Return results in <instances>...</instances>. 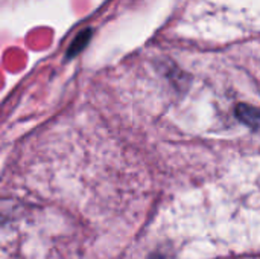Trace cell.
Listing matches in <instances>:
<instances>
[{"instance_id": "cell-1", "label": "cell", "mask_w": 260, "mask_h": 259, "mask_svg": "<svg viewBox=\"0 0 260 259\" xmlns=\"http://www.w3.org/2000/svg\"><path fill=\"white\" fill-rule=\"evenodd\" d=\"M236 116L247 127L253 128L254 131H260V108L241 104L236 107Z\"/></svg>"}, {"instance_id": "cell-2", "label": "cell", "mask_w": 260, "mask_h": 259, "mask_svg": "<svg viewBox=\"0 0 260 259\" xmlns=\"http://www.w3.org/2000/svg\"><path fill=\"white\" fill-rule=\"evenodd\" d=\"M90 37H91V29H85V31H82L81 34H78L76 38L73 40V43L70 44L69 50H67V56L70 58V56L78 55V53L88 44Z\"/></svg>"}]
</instances>
